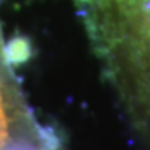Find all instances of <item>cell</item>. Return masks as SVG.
<instances>
[{
  "instance_id": "6da1fadb",
  "label": "cell",
  "mask_w": 150,
  "mask_h": 150,
  "mask_svg": "<svg viewBox=\"0 0 150 150\" xmlns=\"http://www.w3.org/2000/svg\"><path fill=\"white\" fill-rule=\"evenodd\" d=\"M4 57L8 65H22L32 57V43L24 35H17L4 46Z\"/></svg>"
},
{
  "instance_id": "7a4b0ae2",
  "label": "cell",
  "mask_w": 150,
  "mask_h": 150,
  "mask_svg": "<svg viewBox=\"0 0 150 150\" xmlns=\"http://www.w3.org/2000/svg\"><path fill=\"white\" fill-rule=\"evenodd\" d=\"M97 1H100V0H91L89 3H86V4H83V6H85V7H88V8H89V7H91L92 4H95V3H97Z\"/></svg>"
}]
</instances>
